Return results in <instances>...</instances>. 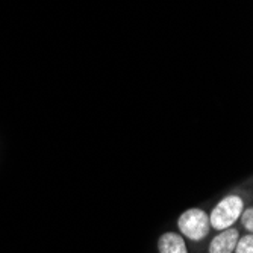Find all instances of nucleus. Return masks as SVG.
<instances>
[{
	"instance_id": "nucleus-2",
	"label": "nucleus",
	"mask_w": 253,
	"mask_h": 253,
	"mask_svg": "<svg viewBox=\"0 0 253 253\" xmlns=\"http://www.w3.org/2000/svg\"><path fill=\"white\" fill-rule=\"evenodd\" d=\"M179 234L190 241H203L211 232L210 215L200 208H190L183 211L177 218Z\"/></svg>"
},
{
	"instance_id": "nucleus-5",
	"label": "nucleus",
	"mask_w": 253,
	"mask_h": 253,
	"mask_svg": "<svg viewBox=\"0 0 253 253\" xmlns=\"http://www.w3.org/2000/svg\"><path fill=\"white\" fill-rule=\"evenodd\" d=\"M234 253H253V235L252 234H246V235H240Z\"/></svg>"
},
{
	"instance_id": "nucleus-6",
	"label": "nucleus",
	"mask_w": 253,
	"mask_h": 253,
	"mask_svg": "<svg viewBox=\"0 0 253 253\" xmlns=\"http://www.w3.org/2000/svg\"><path fill=\"white\" fill-rule=\"evenodd\" d=\"M238 221L241 223V226L247 231V234L253 232V208H252V206H247V208L243 210Z\"/></svg>"
},
{
	"instance_id": "nucleus-4",
	"label": "nucleus",
	"mask_w": 253,
	"mask_h": 253,
	"mask_svg": "<svg viewBox=\"0 0 253 253\" xmlns=\"http://www.w3.org/2000/svg\"><path fill=\"white\" fill-rule=\"evenodd\" d=\"M159 253H188L187 240L179 232H164L158 238Z\"/></svg>"
},
{
	"instance_id": "nucleus-3",
	"label": "nucleus",
	"mask_w": 253,
	"mask_h": 253,
	"mask_svg": "<svg viewBox=\"0 0 253 253\" xmlns=\"http://www.w3.org/2000/svg\"><path fill=\"white\" fill-rule=\"evenodd\" d=\"M240 238V231L237 227H229L217 232L208 246V253H234L235 244Z\"/></svg>"
},
{
	"instance_id": "nucleus-1",
	"label": "nucleus",
	"mask_w": 253,
	"mask_h": 253,
	"mask_svg": "<svg viewBox=\"0 0 253 253\" xmlns=\"http://www.w3.org/2000/svg\"><path fill=\"white\" fill-rule=\"evenodd\" d=\"M244 210V200L238 194H229L223 197L208 214L211 229L215 232L232 227L240 220V215Z\"/></svg>"
}]
</instances>
